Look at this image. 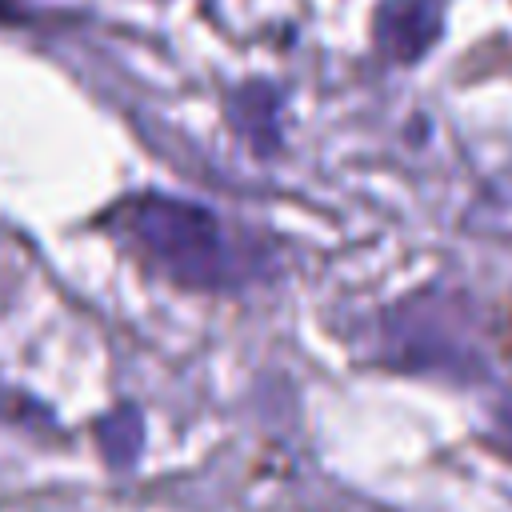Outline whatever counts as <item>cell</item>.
Masks as SVG:
<instances>
[{
	"instance_id": "7a4b0ae2",
	"label": "cell",
	"mask_w": 512,
	"mask_h": 512,
	"mask_svg": "<svg viewBox=\"0 0 512 512\" xmlns=\"http://www.w3.org/2000/svg\"><path fill=\"white\" fill-rule=\"evenodd\" d=\"M444 36V0H380L372 12V44L388 64L424 60Z\"/></svg>"
},
{
	"instance_id": "6da1fadb",
	"label": "cell",
	"mask_w": 512,
	"mask_h": 512,
	"mask_svg": "<svg viewBox=\"0 0 512 512\" xmlns=\"http://www.w3.org/2000/svg\"><path fill=\"white\" fill-rule=\"evenodd\" d=\"M124 216L156 268L188 292H244L276 268L252 232H236L208 204L148 192L136 196Z\"/></svg>"
},
{
	"instance_id": "3957f363",
	"label": "cell",
	"mask_w": 512,
	"mask_h": 512,
	"mask_svg": "<svg viewBox=\"0 0 512 512\" xmlns=\"http://www.w3.org/2000/svg\"><path fill=\"white\" fill-rule=\"evenodd\" d=\"M228 120L252 152H272L280 144V92L264 80L240 84L228 100Z\"/></svg>"
}]
</instances>
